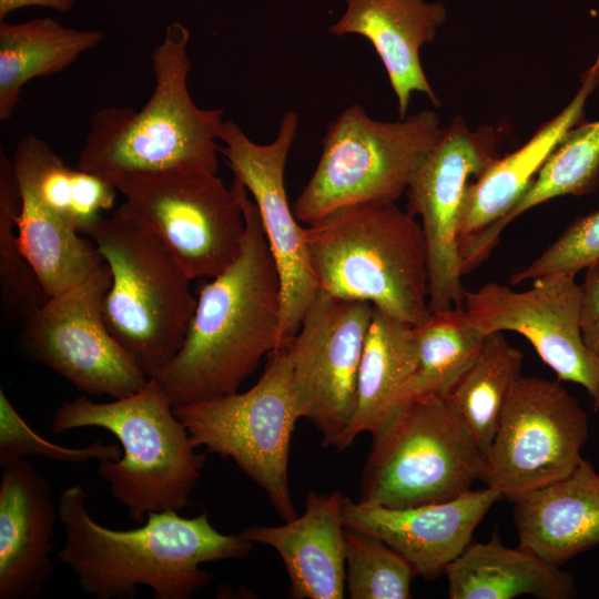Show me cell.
<instances>
[{
	"label": "cell",
	"mask_w": 599,
	"mask_h": 599,
	"mask_svg": "<svg viewBox=\"0 0 599 599\" xmlns=\"http://www.w3.org/2000/svg\"><path fill=\"white\" fill-rule=\"evenodd\" d=\"M238 183L245 220L241 253L221 274L201 281L181 348L151 377L173 407L237 392L265 355L282 348L277 266L257 207Z\"/></svg>",
	"instance_id": "6da1fadb"
},
{
	"label": "cell",
	"mask_w": 599,
	"mask_h": 599,
	"mask_svg": "<svg viewBox=\"0 0 599 599\" xmlns=\"http://www.w3.org/2000/svg\"><path fill=\"white\" fill-rule=\"evenodd\" d=\"M88 499L81 485L61 493L65 541L55 557L77 576L81 591L98 599H132L139 586L151 588L156 599H190L210 585L202 564L241 559L252 549L240 535L216 530L206 512L185 518L175 510L155 511L138 528L110 529L91 517Z\"/></svg>",
	"instance_id": "7a4b0ae2"
},
{
	"label": "cell",
	"mask_w": 599,
	"mask_h": 599,
	"mask_svg": "<svg viewBox=\"0 0 599 599\" xmlns=\"http://www.w3.org/2000/svg\"><path fill=\"white\" fill-rule=\"evenodd\" d=\"M189 29L171 22L152 52L154 89L135 111L103 108L94 113L78 169L109 179L122 173L193 169L217 173L222 109H201L187 90Z\"/></svg>",
	"instance_id": "3957f363"
},
{
	"label": "cell",
	"mask_w": 599,
	"mask_h": 599,
	"mask_svg": "<svg viewBox=\"0 0 599 599\" xmlns=\"http://www.w3.org/2000/svg\"><path fill=\"white\" fill-rule=\"evenodd\" d=\"M304 237L319 291L412 325L430 315L422 226L395 202L342 207L304 227Z\"/></svg>",
	"instance_id": "277c9868"
},
{
	"label": "cell",
	"mask_w": 599,
	"mask_h": 599,
	"mask_svg": "<svg viewBox=\"0 0 599 599\" xmlns=\"http://www.w3.org/2000/svg\"><path fill=\"white\" fill-rule=\"evenodd\" d=\"M83 427L104 428L118 438L121 458L99 461L98 474L132 521L141 525L150 512L181 511L189 505L205 455L195 453L187 429L154 378L130 396L108 403L81 396L52 414L53 434Z\"/></svg>",
	"instance_id": "5b68a950"
},
{
	"label": "cell",
	"mask_w": 599,
	"mask_h": 599,
	"mask_svg": "<svg viewBox=\"0 0 599 599\" xmlns=\"http://www.w3.org/2000/svg\"><path fill=\"white\" fill-rule=\"evenodd\" d=\"M85 234L111 272L102 303L105 324L151 378L184 342L196 306L192 280L125 203L100 216Z\"/></svg>",
	"instance_id": "8992f818"
},
{
	"label": "cell",
	"mask_w": 599,
	"mask_h": 599,
	"mask_svg": "<svg viewBox=\"0 0 599 599\" xmlns=\"http://www.w3.org/2000/svg\"><path fill=\"white\" fill-rule=\"evenodd\" d=\"M440 131L433 110L385 122L348 106L328 123L316 169L294 202L296 219L312 225L342 207L395 202Z\"/></svg>",
	"instance_id": "52a82bcc"
},
{
	"label": "cell",
	"mask_w": 599,
	"mask_h": 599,
	"mask_svg": "<svg viewBox=\"0 0 599 599\" xmlns=\"http://www.w3.org/2000/svg\"><path fill=\"white\" fill-rule=\"evenodd\" d=\"M373 438L358 501L387 508L443 502L481 478L485 456L446 397L405 402Z\"/></svg>",
	"instance_id": "ba28073f"
},
{
	"label": "cell",
	"mask_w": 599,
	"mask_h": 599,
	"mask_svg": "<svg viewBox=\"0 0 599 599\" xmlns=\"http://www.w3.org/2000/svg\"><path fill=\"white\" fill-rule=\"evenodd\" d=\"M194 447L231 458L267 495L284 521L294 519L288 483L291 438L297 419L286 347L267 355L263 374L243 393L173 407Z\"/></svg>",
	"instance_id": "9c48e42d"
},
{
	"label": "cell",
	"mask_w": 599,
	"mask_h": 599,
	"mask_svg": "<svg viewBox=\"0 0 599 599\" xmlns=\"http://www.w3.org/2000/svg\"><path fill=\"white\" fill-rule=\"evenodd\" d=\"M106 180L192 281L213 278L238 257L245 233L238 181L227 187L217 173L193 169L122 173Z\"/></svg>",
	"instance_id": "30bf717a"
},
{
	"label": "cell",
	"mask_w": 599,
	"mask_h": 599,
	"mask_svg": "<svg viewBox=\"0 0 599 599\" xmlns=\"http://www.w3.org/2000/svg\"><path fill=\"white\" fill-rule=\"evenodd\" d=\"M588 414L559 380L522 376L512 385L480 481L512 501L568 476L581 461Z\"/></svg>",
	"instance_id": "8fae6325"
},
{
	"label": "cell",
	"mask_w": 599,
	"mask_h": 599,
	"mask_svg": "<svg viewBox=\"0 0 599 599\" xmlns=\"http://www.w3.org/2000/svg\"><path fill=\"white\" fill-rule=\"evenodd\" d=\"M111 284L105 261L82 282L51 296L24 323L23 355L91 396L123 398L149 377L109 331L102 303Z\"/></svg>",
	"instance_id": "7c38bea8"
},
{
	"label": "cell",
	"mask_w": 599,
	"mask_h": 599,
	"mask_svg": "<svg viewBox=\"0 0 599 599\" xmlns=\"http://www.w3.org/2000/svg\"><path fill=\"white\" fill-rule=\"evenodd\" d=\"M498 136L490 125L469 129L455 116L407 187V212L420 217L427 250L428 307H464L458 226L467 186L497 158Z\"/></svg>",
	"instance_id": "4fadbf2b"
},
{
	"label": "cell",
	"mask_w": 599,
	"mask_h": 599,
	"mask_svg": "<svg viewBox=\"0 0 599 599\" xmlns=\"http://www.w3.org/2000/svg\"><path fill=\"white\" fill-rule=\"evenodd\" d=\"M374 306L317 291L286 346L302 418L334 446L356 407L357 376Z\"/></svg>",
	"instance_id": "5bb4252c"
},
{
	"label": "cell",
	"mask_w": 599,
	"mask_h": 599,
	"mask_svg": "<svg viewBox=\"0 0 599 599\" xmlns=\"http://www.w3.org/2000/svg\"><path fill=\"white\" fill-rule=\"evenodd\" d=\"M298 115L283 114L276 139L268 144L252 141L233 120L223 123L220 152L235 180L251 193L275 260L282 293L281 343L296 335L318 286L311 266L304 227L291 210L284 172L298 130Z\"/></svg>",
	"instance_id": "9a60e30c"
},
{
	"label": "cell",
	"mask_w": 599,
	"mask_h": 599,
	"mask_svg": "<svg viewBox=\"0 0 599 599\" xmlns=\"http://www.w3.org/2000/svg\"><path fill=\"white\" fill-rule=\"evenodd\" d=\"M464 308L485 336L516 332L526 337L557 380L582 386L593 409L599 410V359L582 338L581 286L576 275L540 277L522 292L487 283L466 291Z\"/></svg>",
	"instance_id": "2e32d148"
},
{
	"label": "cell",
	"mask_w": 599,
	"mask_h": 599,
	"mask_svg": "<svg viewBox=\"0 0 599 599\" xmlns=\"http://www.w3.org/2000/svg\"><path fill=\"white\" fill-rule=\"evenodd\" d=\"M502 498L491 487L409 508H387L345 497L344 525L376 536L399 552L417 576L435 579L473 542L475 529Z\"/></svg>",
	"instance_id": "e0dca14e"
},
{
	"label": "cell",
	"mask_w": 599,
	"mask_h": 599,
	"mask_svg": "<svg viewBox=\"0 0 599 599\" xmlns=\"http://www.w3.org/2000/svg\"><path fill=\"white\" fill-rule=\"evenodd\" d=\"M58 507L48 479L26 457L2 467L0 599H35L53 575Z\"/></svg>",
	"instance_id": "ac0fdd59"
},
{
	"label": "cell",
	"mask_w": 599,
	"mask_h": 599,
	"mask_svg": "<svg viewBox=\"0 0 599 599\" xmlns=\"http://www.w3.org/2000/svg\"><path fill=\"white\" fill-rule=\"evenodd\" d=\"M345 497L308 493L305 509L282 526H250L238 535L282 558L294 599H342L346 590Z\"/></svg>",
	"instance_id": "d6986e66"
},
{
	"label": "cell",
	"mask_w": 599,
	"mask_h": 599,
	"mask_svg": "<svg viewBox=\"0 0 599 599\" xmlns=\"http://www.w3.org/2000/svg\"><path fill=\"white\" fill-rule=\"evenodd\" d=\"M345 12L329 32L336 37L358 34L373 44L397 98L399 119L407 116L414 92L426 94L439 106L423 70L419 51L434 41L437 29L446 21L445 6L425 0H345Z\"/></svg>",
	"instance_id": "ffe728a7"
},
{
	"label": "cell",
	"mask_w": 599,
	"mask_h": 599,
	"mask_svg": "<svg viewBox=\"0 0 599 599\" xmlns=\"http://www.w3.org/2000/svg\"><path fill=\"white\" fill-rule=\"evenodd\" d=\"M599 85V53L581 75L580 88L556 116L519 149L497 158L467 186L458 226L459 255L519 201L564 136L580 123L590 94Z\"/></svg>",
	"instance_id": "44dd1931"
},
{
	"label": "cell",
	"mask_w": 599,
	"mask_h": 599,
	"mask_svg": "<svg viewBox=\"0 0 599 599\" xmlns=\"http://www.w3.org/2000/svg\"><path fill=\"white\" fill-rule=\"evenodd\" d=\"M511 502L518 546L557 567L599 545V474L583 458L568 476Z\"/></svg>",
	"instance_id": "7402d4cb"
},
{
	"label": "cell",
	"mask_w": 599,
	"mask_h": 599,
	"mask_svg": "<svg viewBox=\"0 0 599 599\" xmlns=\"http://www.w3.org/2000/svg\"><path fill=\"white\" fill-rule=\"evenodd\" d=\"M450 599H539L578 596L572 575L521 547L501 544L495 530L487 542H470L447 567Z\"/></svg>",
	"instance_id": "603a6c76"
},
{
	"label": "cell",
	"mask_w": 599,
	"mask_h": 599,
	"mask_svg": "<svg viewBox=\"0 0 599 599\" xmlns=\"http://www.w3.org/2000/svg\"><path fill=\"white\" fill-rule=\"evenodd\" d=\"M415 365V325L374 307L358 368L356 407L338 449L362 433L375 437L387 426L402 406V392Z\"/></svg>",
	"instance_id": "cb8c5ba5"
},
{
	"label": "cell",
	"mask_w": 599,
	"mask_h": 599,
	"mask_svg": "<svg viewBox=\"0 0 599 599\" xmlns=\"http://www.w3.org/2000/svg\"><path fill=\"white\" fill-rule=\"evenodd\" d=\"M103 39L98 30L65 28L51 18L0 22V120L8 121L27 82L65 69Z\"/></svg>",
	"instance_id": "d4e9b609"
},
{
	"label": "cell",
	"mask_w": 599,
	"mask_h": 599,
	"mask_svg": "<svg viewBox=\"0 0 599 599\" xmlns=\"http://www.w3.org/2000/svg\"><path fill=\"white\" fill-rule=\"evenodd\" d=\"M599 185V120L573 126L544 163L514 207L476 238L461 254L463 274L487 260L506 226L548 200L581 195Z\"/></svg>",
	"instance_id": "484cf974"
},
{
	"label": "cell",
	"mask_w": 599,
	"mask_h": 599,
	"mask_svg": "<svg viewBox=\"0 0 599 599\" xmlns=\"http://www.w3.org/2000/svg\"><path fill=\"white\" fill-rule=\"evenodd\" d=\"M79 234L31 200L21 197L18 244L49 297L79 284L104 262L95 245Z\"/></svg>",
	"instance_id": "4316f807"
},
{
	"label": "cell",
	"mask_w": 599,
	"mask_h": 599,
	"mask_svg": "<svg viewBox=\"0 0 599 599\" xmlns=\"http://www.w3.org/2000/svg\"><path fill=\"white\" fill-rule=\"evenodd\" d=\"M484 339L464 307L430 312L415 325L416 365L403 388L402 405L415 398L446 397L478 356Z\"/></svg>",
	"instance_id": "83f0119b"
},
{
	"label": "cell",
	"mask_w": 599,
	"mask_h": 599,
	"mask_svg": "<svg viewBox=\"0 0 599 599\" xmlns=\"http://www.w3.org/2000/svg\"><path fill=\"white\" fill-rule=\"evenodd\" d=\"M524 355L502 332L485 336L481 349L446 396L487 456L507 396L521 375Z\"/></svg>",
	"instance_id": "f1b7e54d"
},
{
	"label": "cell",
	"mask_w": 599,
	"mask_h": 599,
	"mask_svg": "<svg viewBox=\"0 0 599 599\" xmlns=\"http://www.w3.org/2000/svg\"><path fill=\"white\" fill-rule=\"evenodd\" d=\"M21 196L11 159L0 150V288L2 307L24 323L49 298L17 240Z\"/></svg>",
	"instance_id": "f546056e"
},
{
	"label": "cell",
	"mask_w": 599,
	"mask_h": 599,
	"mask_svg": "<svg viewBox=\"0 0 599 599\" xmlns=\"http://www.w3.org/2000/svg\"><path fill=\"white\" fill-rule=\"evenodd\" d=\"M346 591L352 599H408L413 566L376 536L345 526Z\"/></svg>",
	"instance_id": "4dcf8cb0"
},
{
	"label": "cell",
	"mask_w": 599,
	"mask_h": 599,
	"mask_svg": "<svg viewBox=\"0 0 599 599\" xmlns=\"http://www.w3.org/2000/svg\"><path fill=\"white\" fill-rule=\"evenodd\" d=\"M27 456L44 457L54 461L81 464L90 459L118 460L121 446L97 440L89 446L71 448L48 441L37 434L19 415L0 390V465L11 464Z\"/></svg>",
	"instance_id": "1f68e13d"
},
{
	"label": "cell",
	"mask_w": 599,
	"mask_h": 599,
	"mask_svg": "<svg viewBox=\"0 0 599 599\" xmlns=\"http://www.w3.org/2000/svg\"><path fill=\"white\" fill-rule=\"evenodd\" d=\"M599 262V211L575 220L565 232L525 268L510 276V284L572 274Z\"/></svg>",
	"instance_id": "d6a6232c"
},
{
	"label": "cell",
	"mask_w": 599,
	"mask_h": 599,
	"mask_svg": "<svg viewBox=\"0 0 599 599\" xmlns=\"http://www.w3.org/2000/svg\"><path fill=\"white\" fill-rule=\"evenodd\" d=\"M580 286L582 338L586 346L599 359V262L586 268Z\"/></svg>",
	"instance_id": "836d02e7"
},
{
	"label": "cell",
	"mask_w": 599,
	"mask_h": 599,
	"mask_svg": "<svg viewBox=\"0 0 599 599\" xmlns=\"http://www.w3.org/2000/svg\"><path fill=\"white\" fill-rule=\"evenodd\" d=\"M75 0H0V21L12 11L26 7H44L60 12L72 9Z\"/></svg>",
	"instance_id": "e575fe53"
}]
</instances>
